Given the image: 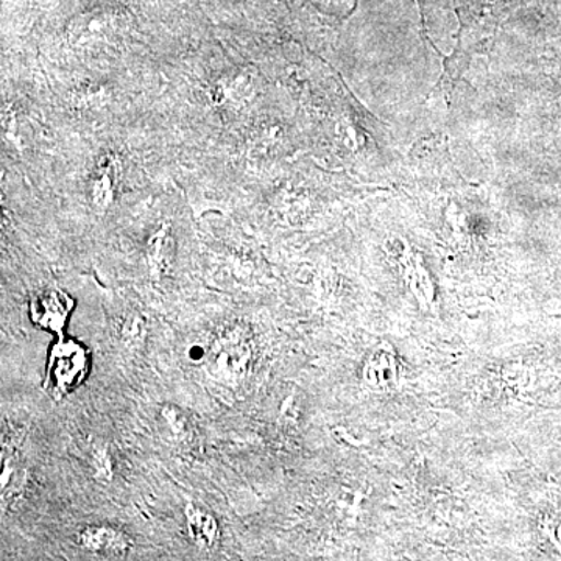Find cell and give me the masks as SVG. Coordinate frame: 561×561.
Here are the masks:
<instances>
[{
	"label": "cell",
	"instance_id": "5",
	"mask_svg": "<svg viewBox=\"0 0 561 561\" xmlns=\"http://www.w3.org/2000/svg\"><path fill=\"white\" fill-rule=\"evenodd\" d=\"M72 302L60 290H49L36 297L31 305L32 320L51 332H61L68 320Z\"/></svg>",
	"mask_w": 561,
	"mask_h": 561
},
{
	"label": "cell",
	"instance_id": "6",
	"mask_svg": "<svg viewBox=\"0 0 561 561\" xmlns=\"http://www.w3.org/2000/svg\"><path fill=\"white\" fill-rule=\"evenodd\" d=\"M184 515L192 542L202 551H213L220 541V527L216 516L194 504H187Z\"/></svg>",
	"mask_w": 561,
	"mask_h": 561
},
{
	"label": "cell",
	"instance_id": "9",
	"mask_svg": "<svg viewBox=\"0 0 561 561\" xmlns=\"http://www.w3.org/2000/svg\"><path fill=\"white\" fill-rule=\"evenodd\" d=\"M162 415H164V420L168 421L169 426L173 434H183L184 432V419L183 415L175 408H165L162 411Z\"/></svg>",
	"mask_w": 561,
	"mask_h": 561
},
{
	"label": "cell",
	"instance_id": "7",
	"mask_svg": "<svg viewBox=\"0 0 561 561\" xmlns=\"http://www.w3.org/2000/svg\"><path fill=\"white\" fill-rule=\"evenodd\" d=\"M216 105L234 108L245 105V76H232L217 81L210 91Z\"/></svg>",
	"mask_w": 561,
	"mask_h": 561
},
{
	"label": "cell",
	"instance_id": "3",
	"mask_svg": "<svg viewBox=\"0 0 561 561\" xmlns=\"http://www.w3.org/2000/svg\"><path fill=\"white\" fill-rule=\"evenodd\" d=\"M77 542L84 551L110 560L125 559L133 548L131 538L119 527L110 524L84 527L77 535Z\"/></svg>",
	"mask_w": 561,
	"mask_h": 561
},
{
	"label": "cell",
	"instance_id": "4",
	"mask_svg": "<svg viewBox=\"0 0 561 561\" xmlns=\"http://www.w3.org/2000/svg\"><path fill=\"white\" fill-rule=\"evenodd\" d=\"M121 186V162L113 154H106L95 165L90 179L92 205L106 210L116 201Z\"/></svg>",
	"mask_w": 561,
	"mask_h": 561
},
{
	"label": "cell",
	"instance_id": "2",
	"mask_svg": "<svg viewBox=\"0 0 561 561\" xmlns=\"http://www.w3.org/2000/svg\"><path fill=\"white\" fill-rule=\"evenodd\" d=\"M88 356L76 342L61 341L50 354V382L57 393H68L83 382Z\"/></svg>",
	"mask_w": 561,
	"mask_h": 561
},
{
	"label": "cell",
	"instance_id": "1",
	"mask_svg": "<svg viewBox=\"0 0 561 561\" xmlns=\"http://www.w3.org/2000/svg\"><path fill=\"white\" fill-rule=\"evenodd\" d=\"M125 31L124 18L114 11H92L69 25L68 39L73 47L91 49L119 38Z\"/></svg>",
	"mask_w": 561,
	"mask_h": 561
},
{
	"label": "cell",
	"instance_id": "8",
	"mask_svg": "<svg viewBox=\"0 0 561 561\" xmlns=\"http://www.w3.org/2000/svg\"><path fill=\"white\" fill-rule=\"evenodd\" d=\"M171 247L172 239L169 236L168 228H162L150 239L149 247H147V262H149L150 272L153 273V276H160L171 265Z\"/></svg>",
	"mask_w": 561,
	"mask_h": 561
}]
</instances>
